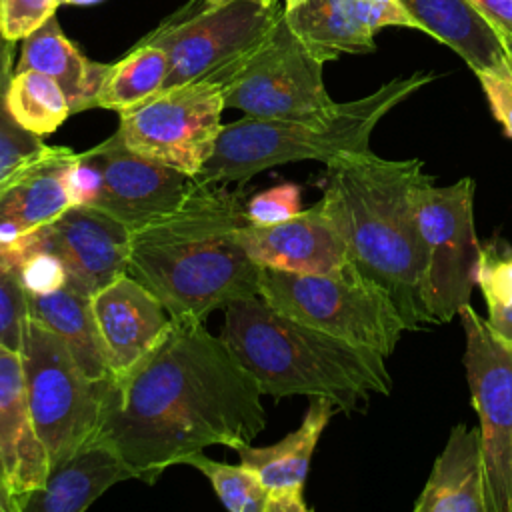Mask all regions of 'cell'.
Wrapping results in <instances>:
<instances>
[{
    "label": "cell",
    "mask_w": 512,
    "mask_h": 512,
    "mask_svg": "<svg viewBox=\"0 0 512 512\" xmlns=\"http://www.w3.org/2000/svg\"><path fill=\"white\" fill-rule=\"evenodd\" d=\"M262 388L200 320H174L126 374L100 388L96 438L152 484L208 446L250 444L266 426Z\"/></svg>",
    "instance_id": "obj_1"
},
{
    "label": "cell",
    "mask_w": 512,
    "mask_h": 512,
    "mask_svg": "<svg viewBox=\"0 0 512 512\" xmlns=\"http://www.w3.org/2000/svg\"><path fill=\"white\" fill-rule=\"evenodd\" d=\"M246 202L226 186L198 184L172 212L130 230L126 272L152 290L174 320H200L258 296L260 266L238 242Z\"/></svg>",
    "instance_id": "obj_2"
},
{
    "label": "cell",
    "mask_w": 512,
    "mask_h": 512,
    "mask_svg": "<svg viewBox=\"0 0 512 512\" xmlns=\"http://www.w3.org/2000/svg\"><path fill=\"white\" fill-rule=\"evenodd\" d=\"M418 158L356 152L326 164L322 202L334 216L348 264L392 298L410 330L432 324L426 308V256L412 196L424 176Z\"/></svg>",
    "instance_id": "obj_3"
},
{
    "label": "cell",
    "mask_w": 512,
    "mask_h": 512,
    "mask_svg": "<svg viewBox=\"0 0 512 512\" xmlns=\"http://www.w3.org/2000/svg\"><path fill=\"white\" fill-rule=\"evenodd\" d=\"M222 340L264 394L324 396L352 412L370 394H390L386 358L302 324L260 296L224 306Z\"/></svg>",
    "instance_id": "obj_4"
},
{
    "label": "cell",
    "mask_w": 512,
    "mask_h": 512,
    "mask_svg": "<svg viewBox=\"0 0 512 512\" xmlns=\"http://www.w3.org/2000/svg\"><path fill=\"white\" fill-rule=\"evenodd\" d=\"M432 80L434 74L430 72H412L388 80L368 96L334 102L318 116H244L222 124L216 148L194 180L206 186H242L258 172L274 166L302 160L330 164L346 154L368 152L378 122Z\"/></svg>",
    "instance_id": "obj_5"
},
{
    "label": "cell",
    "mask_w": 512,
    "mask_h": 512,
    "mask_svg": "<svg viewBox=\"0 0 512 512\" xmlns=\"http://www.w3.org/2000/svg\"><path fill=\"white\" fill-rule=\"evenodd\" d=\"M258 296L302 324L384 358L410 330L386 290L350 264L328 274L262 268Z\"/></svg>",
    "instance_id": "obj_6"
},
{
    "label": "cell",
    "mask_w": 512,
    "mask_h": 512,
    "mask_svg": "<svg viewBox=\"0 0 512 512\" xmlns=\"http://www.w3.org/2000/svg\"><path fill=\"white\" fill-rule=\"evenodd\" d=\"M18 354L30 416L52 468L96 438L102 382L88 380L64 342L32 316Z\"/></svg>",
    "instance_id": "obj_7"
},
{
    "label": "cell",
    "mask_w": 512,
    "mask_h": 512,
    "mask_svg": "<svg viewBox=\"0 0 512 512\" xmlns=\"http://www.w3.org/2000/svg\"><path fill=\"white\" fill-rule=\"evenodd\" d=\"M284 8L278 0H190L142 40L160 46L170 62L164 88L216 78L246 58L270 34ZM162 88V90H164Z\"/></svg>",
    "instance_id": "obj_8"
},
{
    "label": "cell",
    "mask_w": 512,
    "mask_h": 512,
    "mask_svg": "<svg viewBox=\"0 0 512 512\" xmlns=\"http://www.w3.org/2000/svg\"><path fill=\"white\" fill-rule=\"evenodd\" d=\"M476 182L464 176L438 186L424 174L412 208L426 256V308L432 324H446L470 304L476 286L480 242L474 230Z\"/></svg>",
    "instance_id": "obj_9"
},
{
    "label": "cell",
    "mask_w": 512,
    "mask_h": 512,
    "mask_svg": "<svg viewBox=\"0 0 512 512\" xmlns=\"http://www.w3.org/2000/svg\"><path fill=\"white\" fill-rule=\"evenodd\" d=\"M322 68L282 14L258 48L212 80L222 86L226 108L246 116L308 118L334 106Z\"/></svg>",
    "instance_id": "obj_10"
},
{
    "label": "cell",
    "mask_w": 512,
    "mask_h": 512,
    "mask_svg": "<svg viewBox=\"0 0 512 512\" xmlns=\"http://www.w3.org/2000/svg\"><path fill=\"white\" fill-rule=\"evenodd\" d=\"M224 108L216 80H194L120 112L116 134L132 152L196 178L216 148Z\"/></svg>",
    "instance_id": "obj_11"
},
{
    "label": "cell",
    "mask_w": 512,
    "mask_h": 512,
    "mask_svg": "<svg viewBox=\"0 0 512 512\" xmlns=\"http://www.w3.org/2000/svg\"><path fill=\"white\" fill-rule=\"evenodd\" d=\"M458 316L472 406L480 418L486 512H512V346L500 342L470 304Z\"/></svg>",
    "instance_id": "obj_12"
},
{
    "label": "cell",
    "mask_w": 512,
    "mask_h": 512,
    "mask_svg": "<svg viewBox=\"0 0 512 512\" xmlns=\"http://www.w3.org/2000/svg\"><path fill=\"white\" fill-rule=\"evenodd\" d=\"M100 170L98 208L130 230L178 208L196 180L166 164L132 152L114 132L84 152Z\"/></svg>",
    "instance_id": "obj_13"
},
{
    "label": "cell",
    "mask_w": 512,
    "mask_h": 512,
    "mask_svg": "<svg viewBox=\"0 0 512 512\" xmlns=\"http://www.w3.org/2000/svg\"><path fill=\"white\" fill-rule=\"evenodd\" d=\"M90 308L110 378L132 370L174 322L164 302L128 272L96 290Z\"/></svg>",
    "instance_id": "obj_14"
},
{
    "label": "cell",
    "mask_w": 512,
    "mask_h": 512,
    "mask_svg": "<svg viewBox=\"0 0 512 512\" xmlns=\"http://www.w3.org/2000/svg\"><path fill=\"white\" fill-rule=\"evenodd\" d=\"M284 18L302 44L324 64L342 54L374 52V36L382 28L420 30L398 0H302L284 10Z\"/></svg>",
    "instance_id": "obj_15"
},
{
    "label": "cell",
    "mask_w": 512,
    "mask_h": 512,
    "mask_svg": "<svg viewBox=\"0 0 512 512\" xmlns=\"http://www.w3.org/2000/svg\"><path fill=\"white\" fill-rule=\"evenodd\" d=\"M238 242L260 268L328 274L348 266L344 236L322 200L276 224H244Z\"/></svg>",
    "instance_id": "obj_16"
},
{
    "label": "cell",
    "mask_w": 512,
    "mask_h": 512,
    "mask_svg": "<svg viewBox=\"0 0 512 512\" xmlns=\"http://www.w3.org/2000/svg\"><path fill=\"white\" fill-rule=\"evenodd\" d=\"M46 248L64 264L70 288L92 296L126 272L130 228L92 206H70L46 226Z\"/></svg>",
    "instance_id": "obj_17"
},
{
    "label": "cell",
    "mask_w": 512,
    "mask_h": 512,
    "mask_svg": "<svg viewBox=\"0 0 512 512\" xmlns=\"http://www.w3.org/2000/svg\"><path fill=\"white\" fill-rule=\"evenodd\" d=\"M338 412L336 404L324 396H312L304 418L296 430L276 444L252 446L238 444L234 450L240 464L252 468L268 490L266 512H308L304 502V484L314 448Z\"/></svg>",
    "instance_id": "obj_18"
},
{
    "label": "cell",
    "mask_w": 512,
    "mask_h": 512,
    "mask_svg": "<svg viewBox=\"0 0 512 512\" xmlns=\"http://www.w3.org/2000/svg\"><path fill=\"white\" fill-rule=\"evenodd\" d=\"M0 464L22 512L26 496L44 486L50 460L30 416L20 354L6 346H0Z\"/></svg>",
    "instance_id": "obj_19"
},
{
    "label": "cell",
    "mask_w": 512,
    "mask_h": 512,
    "mask_svg": "<svg viewBox=\"0 0 512 512\" xmlns=\"http://www.w3.org/2000/svg\"><path fill=\"white\" fill-rule=\"evenodd\" d=\"M132 478L138 476L124 458L94 438L50 468L44 486L26 496L22 512H82L108 488Z\"/></svg>",
    "instance_id": "obj_20"
},
{
    "label": "cell",
    "mask_w": 512,
    "mask_h": 512,
    "mask_svg": "<svg viewBox=\"0 0 512 512\" xmlns=\"http://www.w3.org/2000/svg\"><path fill=\"white\" fill-rule=\"evenodd\" d=\"M414 512H486L480 428L456 424L450 430Z\"/></svg>",
    "instance_id": "obj_21"
},
{
    "label": "cell",
    "mask_w": 512,
    "mask_h": 512,
    "mask_svg": "<svg viewBox=\"0 0 512 512\" xmlns=\"http://www.w3.org/2000/svg\"><path fill=\"white\" fill-rule=\"evenodd\" d=\"M420 32L454 50L474 74L510 60L504 36L470 0H398Z\"/></svg>",
    "instance_id": "obj_22"
},
{
    "label": "cell",
    "mask_w": 512,
    "mask_h": 512,
    "mask_svg": "<svg viewBox=\"0 0 512 512\" xmlns=\"http://www.w3.org/2000/svg\"><path fill=\"white\" fill-rule=\"evenodd\" d=\"M108 64L88 60L78 46L62 32L58 16L52 14L40 28L22 40L14 72L38 70L54 78L70 104V112L94 108V98Z\"/></svg>",
    "instance_id": "obj_23"
},
{
    "label": "cell",
    "mask_w": 512,
    "mask_h": 512,
    "mask_svg": "<svg viewBox=\"0 0 512 512\" xmlns=\"http://www.w3.org/2000/svg\"><path fill=\"white\" fill-rule=\"evenodd\" d=\"M28 312L64 342L88 380L104 382L110 378L90 296L70 286L50 294H28Z\"/></svg>",
    "instance_id": "obj_24"
},
{
    "label": "cell",
    "mask_w": 512,
    "mask_h": 512,
    "mask_svg": "<svg viewBox=\"0 0 512 512\" xmlns=\"http://www.w3.org/2000/svg\"><path fill=\"white\" fill-rule=\"evenodd\" d=\"M76 156L66 146L52 154L0 198V218L16 222L24 232H36L54 222L72 204L64 188V168Z\"/></svg>",
    "instance_id": "obj_25"
},
{
    "label": "cell",
    "mask_w": 512,
    "mask_h": 512,
    "mask_svg": "<svg viewBox=\"0 0 512 512\" xmlns=\"http://www.w3.org/2000/svg\"><path fill=\"white\" fill-rule=\"evenodd\" d=\"M170 72L166 52L150 42L140 40L118 62L108 64L94 108H106L114 112H126L164 88Z\"/></svg>",
    "instance_id": "obj_26"
},
{
    "label": "cell",
    "mask_w": 512,
    "mask_h": 512,
    "mask_svg": "<svg viewBox=\"0 0 512 512\" xmlns=\"http://www.w3.org/2000/svg\"><path fill=\"white\" fill-rule=\"evenodd\" d=\"M6 108L24 130L36 136L56 132L72 114L62 86L38 70L12 74L6 88Z\"/></svg>",
    "instance_id": "obj_27"
},
{
    "label": "cell",
    "mask_w": 512,
    "mask_h": 512,
    "mask_svg": "<svg viewBox=\"0 0 512 512\" xmlns=\"http://www.w3.org/2000/svg\"><path fill=\"white\" fill-rule=\"evenodd\" d=\"M184 464L196 468L208 478L216 496L230 512H266L268 490L252 468L244 464L218 462L202 452L188 456Z\"/></svg>",
    "instance_id": "obj_28"
},
{
    "label": "cell",
    "mask_w": 512,
    "mask_h": 512,
    "mask_svg": "<svg viewBox=\"0 0 512 512\" xmlns=\"http://www.w3.org/2000/svg\"><path fill=\"white\" fill-rule=\"evenodd\" d=\"M8 82H0V198L54 150V146L42 142V136L24 130L10 116L6 108Z\"/></svg>",
    "instance_id": "obj_29"
},
{
    "label": "cell",
    "mask_w": 512,
    "mask_h": 512,
    "mask_svg": "<svg viewBox=\"0 0 512 512\" xmlns=\"http://www.w3.org/2000/svg\"><path fill=\"white\" fill-rule=\"evenodd\" d=\"M18 280L30 296L50 294L68 284V274L62 260L46 248V226L36 232L32 246L14 264Z\"/></svg>",
    "instance_id": "obj_30"
},
{
    "label": "cell",
    "mask_w": 512,
    "mask_h": 512,
    "mask_svg": "<svg viewBox=\"0 0 512 512\" xmlns=\"http://www.w3.org/2000/svg\"><path fill=\"white\" fill-rule=\"evenodd\" d=\"M476 286H480L488 310L512 306V250L508 246L498 242L480 246Z\"/></svg>",
    "instance_id": "obj_31"
},
{
    "label": "cell",
    "mask_w": 512,
    "mask_h": 512,
    "mask_svg": "<svg viewBox=\"0 0 512 512\" xmlns=\"http://www.w3.org/2000/svg\"><path fill=\"white\" fill-rule=\"evenodd\" d=\"M28 316V292L16 270L0 256V346L20 352Z\"/></svg>",
    "instance_id": "obj_32"
},
{
    "label": "cell",
    "mask_w": 512,
    "mask_h": 512,
    "mask_svg": "<svg viewBox=\"0 0 512 512\" xmlns=\"http://www.w3.org/2000/svg\"><path fill=\"white\" fill-rule=\"evenodd\" d=\"M248 224L268 226L288 220L302 212V188L294 182H282L256 192L244 206Z\"/></svg>",
    "instance_id": "obj_33"
},
{
    "label": "cell",
    "mask_w": 512,
    "mask_h": 512,
    "mask_svg": "<svg viewBox=\"0 0 512 512\" xmlns=\"http://www.w3.org/2000/svg\"><path fill=\"white\" fill-rule=\"evenodd\" d=\"M62 0H0V26L10 42L24 40L40 28Z\"/></svg>",
    "instance_id": "obj_34"
},
{
    "label": "cell",
    "mask_w": 512,
    "mask_h": 512,
    "mask_svg": "<svg viewBox=\"0 0 512 512\" xmlns=\"http://www.w3.org/2000/svg\"><path fill=\"white\" fill-rule=\"evenodd\" d=\"M510 56V54H508ZM492 116L502 124L508 138H512V60L506 64L476 74Z\"/></svg>",
    "instance_id": "obj_35"
},
{
    "label": "cell",
    "mask_w": 512,
    "mask_h": 512,
    "mask_svg": "<svg viewBox=\"0 0 512 512\" xmlns=\"http://www.w3.org/2000/svg\"><path fill=\"white\" fill-rule=\"evenodd\" d=\"M470 2L504 38H512V0H470Z\"/></svg>",
    "instance_id": "obj_36"
},
{
    "label": "cell",
    "mask_w": 512,
    "mask_h": 512,
    "mask_svg": "<svg viewBox=\"0 0 512 512\" xmlns=\"http://www.w3.org/2000/svg\"><path fill=\"white\" fill-rule=\"evenodd\" d=\"M12 56H14V42H10L2 34L0 26V82H8L12 78Z\"/></svg>",
    "instance_id": "obj_37"
},
{
    "label": "cell",
    "mask_w": 512,
    "mask_h": 512,
    "mask_svg": "<svg viewBox=\"0 0 512 512\" xmlns=\"http://www.w3.org/2000/svg\"><path fill=\"white\" fill-rule=\"evenodd\" d=\"M64 4H72V6H90V4H96L100 0H62Z\"/></svg>",
    "instance_id": "obj_38"
},
{
    "label": "cell",
    "mask_w": 512,
    "mask_h": 512,
    "mask_svg": "<svg viewBox=\"0 0 512 512\" xmlns=\"http://www.w3.org/2000/svg\"><path fill=\"white\" fill-rule=\"evenodd\" d=\"M0 494H12L10 488L6 486V480H4V472H2V464H0ZM20 502V500H18Z\"/></svg>",
    "instance_id": "obj_39"
},
{
    "label": "cell",
    "mask_w": 512,
    "mask_h": 512,
    "mask_svg": "<svg viewBox=\"0 0 512 512\" xmlns=\"http://www.w3.org/2000/svg\"><path fill=\"white\" fill-rule=\"evenodd\" d=\"M302 0H284V10H290V8H294L296 4H300Z\"/></svg>",
    "instance_id": "obj_40"
},
{
    "label": "cell",
    "mask_w": 512,
    "mask_h": 512,
    "mask_svg": "<svg viewBox=\"0 0 512 512\" xmlns=\"http://www.w3.org/2000/svg\"><path fill=\"white\" fill-rule=\"evenodd\" d=\"M504 42H506V50H508L510 60H512V38H504Z\"/></svg>",
    "instance_id": "obj_41"
},
{
    "label": "cell",
    "mask_w": 512,
    "mask_h": 512,
    "mask_svg": "<svg viewBox=\"0 0 512 512\" xmlns=\"http://www.w3.org/2000/svg\"><path fill=\"white\" fill-rule=\"evenodd\" d=\"M202 2H204V6H216V4H220L224 0H202Z\"/></svg>",
    "instance_id": "obj_42"
}]
</instances>
